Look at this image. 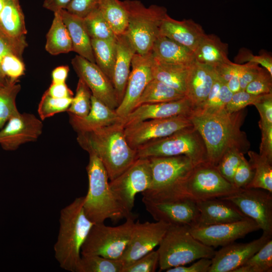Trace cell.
<instances>
[{
	"label": "cell",
	"mask_w": 272,
	"mask_h": 272,
	"mask_svg": "<svg viewBox=\"0 0 272 272\" xmlns=\"http://www.w3.org/2000/svg\"><path fill=\"white\" fill-rule=\"evenodd\" d=\"M69 115V121L77 132L88 131L121 121L122 119L115 111L92 95L89 112L80 117Z\"/></svg>",
	"instance_id": "484cf974"
},
{
	"label": "cell",
	"mask_w": 272,
	"mask_h": 272,
	"mask_svg": "<svg viewBox=\"0 0 272 272\" xmlns=\"http://www.w3.org/2000/svg\"><path fill=\"white\" fill-rule=\"evenodd\" d=\"M152 73L153 79L161 81L185 95L186 79L190 64L166 62L153 55Z\"/></svg>",
	"instance_id": "f1b7e54d"
},
{
	"label": "cell",
	"mask_w": 272,
	"mask_h": 272,
	"mask_svg": "<svg viewBox=\"0 0 272 272\" xmlns=\"http://www.w3.org/2000/svg\"><path fill=\"white\" fill-rule=\"evenodd\" d=\"M116 56L112 83L119 104L124 95L132 59L137 52L126 32L116 36Z\"/></svg>",
	"instance_id": "cb8c5ba5"
},
{
	"label": "cell",
	"mask_w": 272,
	"mask_h": 272,
	"mask_svg": "<svg viewBox=\"0 0 272 272\" xmlns=\"http://www.w3.org/2000/svg\"><path fill=\"white\" fill-rule=\"evenodd\" d=\"M195 60L214 67L230 61L228 45L214 34H205L194 51Z\"/></svg>",
	"instance_id": "f546056e"
},
{
	"label": "cell",
	"mask_w": 272,
	"mask_h": 272,
	"mask_svg": "<svg viewBox=\"0 0 272 272\" xmlns=\"http://www.w3.org/2000/svg\"><path fill=\"white\" fill-rule=\"evenodd\" d=\"M272 239L266 243L243 265L233 272H270L272 270Z\"/></svg>",
	"instance_id": "ab89813d"
},
{
	"label": "cell",
	"mask_w": 272,
	"mask_h": 272,
	"mask_svg": "<svg viewBox=\"0 0 272 272\" xmlns=\"http://www.w3.org/2000/svg\"><path fill=\"white\" fill-rule=\"evenodd\" d=\"M43 124L35 115L20 112L12 116L0 130V145L14 151L25 143L35 142L41 135Z\"/></svg>",
	"instance_id": "d6986e66"
},
{
	"label": "cell",
	"mask_w": 272,
	"mask_h": 272,
	"mask_svg": "<svg viewBox=\"0 0 272 272\" xmlns=\"http://www.w3.org/2000/svg\"><path fill=\"white\" fill-rule=\"evenodd\" d=\"M190 115L148 119L128 125L124 127L126 141L131 148L136 150L149 142L193 126Z\"/></svg>",
	"instance_id": "4fadbf2b"
},
{
	"label": "cell",
	"mask_w": 272,
	"mask_h": 272,
	"mask_svg": "<svg viewBox=\"0 0 272 272\" xmlns=\"http://www.w3.org/2000/svg\"><path fill=\"white\" fill-rule=\"evenodd\" d=\"M199 212L194 227L235 222L249 219L231 201L214 198L196 202Z\"/></svg>",
	"instance_id": "603a6c76"
},
{
	"label": "cell",
	"mask_w": 272,
	"mask_h": 272,
	"mask_svg": "<svg viewBox=\"0 0 272 272\" xmlns=\"http://www.w3.org/2000/svg\"><path fill=\"white\" fill-rule=\"evenodd\" d=\"M123 262L99 255H82L76 272H122Z\"/></svg>",
	"instance_id": "74e56055"
},
{
	"label": "cell",
	"mask_w": 272,
	"mask_h": 272,
	"mask_svg": "<svg viewBox=\"0 0 272 272\" xmlns=\"http://www.w3.org/2000/svg\"><path fill=\"white\" fill-rule=\"evenodd\" d=\"M237 189L221 175L216 166L207 161L196 165L172 194L164 200L189 199L197 202L226 196Z\"/></svg>",
	"instance_id": "8992f818"
},
{
	"label": "cell",
	"mask_w": 272,
	"mask_h": 272,
	"mask_svg": "<svg viewBox=\"0 0 272 272\" xmlns=\"http://www.w3.org/2000/svg\"><path fill=\"white\" fill-rule=\"evenodd\" d=\"M28 46L26 37L14 38L5 33L0 28V63L2 58L8 53H12L23 60V54ZM0 77L2 78L0 70Z\"/></svg>",
	"instance_id": "bcb514c9"
},
{
	"label": "cell",
	"mask_w": 272,
	"mask_h": 272,
	"mask_svg": "<svg viewBox=\"0 0 272 272\" xmlns=\"http://www.w3.org/2000/svg\"><path fill=\"white\" fill-rule=\"evenodd\" d=\"M148 158L152 181L150 188L142 194L154 200L168 198L197 165L185 155Z\"/></svg>",
	"instance_id": "ba28073f"
},
{
	"label": "cell",
	"mask_w": 272,
	"mask_h": 272,
	"mask_svg": "<svg viewBox=\"0 0 272 272\" xmlns=\"http://www.w3.org/2000/svg\"><path fill=\"white\" fill-rule=\"evenodd\" d=\"M146 211L156 221L169 225L194 227L199 212L196 202L189 199L153 200L142 198Z\"/></svg>",
	"instance_id": "5bb4252c"
},
{
	"label": "cell",
	"mask_w": 272,
	"mask_h": 272,
	"mask_svg": "<svg viewBox=\"0 0 272 272\" xmlns=\"http://www.w3.org/2000/svg\"><path fill=\"white\" fill-rule=\"evenodd\" d=\"M86 30L91 39L114 40L116 36L99 8L83 18Z\"/></svg>",
	"instance_id": "f35d334b"
},
{
	"label": "cell",
	"mask_w": 272,
	"mask_h": 272,
	"mask_svg": "<svg viewBox=\"0 0 272 272\" xmlns=\"http://www.w3.org/2000/svg\"><path fill=\"white\" fill-rule=\"evenodd\" d=\"M136 218L133 215L114 227L104 223L94 224L82 245L81 255L119 259L129 243Z\"/></svg>",
	"instance_id": "30bf717a"
},
{
	"label": "cell",
	"mask_w": 272,
	"mask_h": 272,
	"mask_svg": "<svg viewBox=\"0 0 272 272\" xmlns=\"http://www.w3.org/2000/svg\"><path fill=\"white\" fill-rule=\"evenodd\" d=\"M121 121L77 133L79 145L89 154L97 156L110 181L116 178L138 159L136 150L131 148L126 141Z\"/></svg>",
	"instance_id": "7a4b0ae2"
},
{
	"label": "cell",
	"mask_w": 272,
	"mask_h": 272,
	"mask_svg": "<svg viewBox=\"0 0 272 272\" xmlns=\"http://www.w3.org/2000/svg\"><path fill=\"white\" fill-rule=\"evenodd\" d=\"M260 68L259 64L254 62H248L244 64L236 63V74L241 90H245L247 85L256 77Z\"/></svg>",
	"instance_id": "db71d44e"
},
{
	"label": "cell",
	"mask_w": 272,
	"mask_h": 272,
	"mask_svg": "<svg viewBox=\"0 0 272 272\" xmlns=\"http://www.w3.org/2000/svg\"><path fill=\"white\" fill-rule=\"evenodd\" d=\"M258 95H252L245 90H240L233 95L225 106L228 113H233L244 109L247 106L253 105Z\"/></svg>",
	"instance_id": "f907efd6"
},
{
	"label": "cell",
	"mask_w": 272,
	"mask_h": 272,
	"mask_svg": "<svg viewBox=\"0 0 272 272\" xmlns=\"http://www.w3.org/2000/svg\"><path fill=\"white\" fill-rule=\"evenodd\" d=\"M2 78L11 81H18L24 74L25 65L22 59L12 53L5 55L0 63Z\"/></svg>",
	"instance_id": "ee69618b"
},
{
	"label": "cell",
	"mask_w": 272,
	"mask_h": 272,
	"mask_svg": "<svg viewBox=\"0 0 272 272\" xmlns=\"http://www.w3.org/2000/svg\"><path fill=\"white\" fill-rule=\"evenodd\" d=\"M152 181L149 158H138L125 170L109 181L110 186L124 208L130 213L135 195L148 189Z\"/></svg>",
	"instance_id": "7c38bea8"
},
{
	"label": "cell",
	"mask_w": 272,
	"mask_h": 272,
	"mask_svg": "<svg viewBox=\"0 0 272 272\" xmlns=\"http://www.w3.org/2000/svg\"><path fill=\"white\" fill-rule=\"evenodd\" d=\"M184 97L183 93L161 81L153 79L146 87L135 108L144 104L170 102L179 100Z\"/></svg>",
	"instance_id": "d6a6232c"
},
{
	"label": "cell",
	"mask_w": 272,
	"mask_h": 272,
	"mask_svg": "<svg viewBox=\"0 0 272 272\" xmlns=\"http://www.w3.org/2000/svg\"><path fill=\"white\" fill-rule=\"evenodd\" d=\"M253 175V169L243 155L235 172L233 184L237 189L247 188L251 182Z\"/></svg>",
	"instance_id": "681fc988"
},
{
	"label": "cell",
	"mask_w": 272,
	"mask_h": 272,
	"mask_svg": "<svg viewBox=\"0 0 272 272\" xmlns=\"http://www.w3.org/2000/svg\"><path fill=\"white\" fill-rule=\"evenodd\" d=\"M205 34L202 27L191 19L178 21L167 14L163 19L160 34L194 51Z\"/></svg>",
	"instance_id": "d4e9b609"
},
{
	"label": "cell",
	"mask_w": 272,
	"mask_h": 272,
	"mask_svg": "<svg viewBox=\"0 0 272 272\" xmlns=\"http://www.w3.org/2000/svg\"><path fill=\"white\" fill-rule=\"evenodd\" d=\"M151 52L156 58L168 63L190 64L195 60L190 49L161 35L155 40Z\"/></svg>",
	"instance_id": "83f0119b"
},
{
	"label": "cell",
	"mask_w": 272,
	"mask_h": 272,
	"mask_svg": "<svg viewBox=\"0 0 272 272\" xmlns=\"http://www.w3.org/2000/svg\"><path fill=\"white\" fill-rule=\"evenodd\" d=\"M122 3L128 16L125 32L137 53H149L160 34L162 21L167 14L166 9L154 5L147 7L138 0H125Z\"/></svg>",
	"instance_id": "52a82bcc"
},
{
	"label": "cell",
	"mask_w": 272,
	"mask_h": 272,
	"mask_svg": "<svg viewBox=\"0 0 272 272\" xmlns=\"http://www.w3.org/2000/svg\"><path fill=\"white\" fill-rule=\"evenodd\" d=\"M84 200V196L78 197L61 209L54 245L55 257L60 267L71 272L77 271L82 245L95 224L85 213Z\"/></svg>",
	"instance_id": "3957f363"
},
{
	"label": "cell",
	"mask_w": 272,
	"mask_h": 272,
	"mask_svg": "<svg viewBox=\"0 0 272 272\" xmlns=\"http://www.w3.org/2000/svg\"><path fill=\"white\" fill-rule=\"evenodd\" d=\"M244 154L235 149L228 151L222 157L216 167L221 175L233 184V177Z\"/></svg>",
	"instance_id": "f6af8a7d"
},
{
	"label": "cell",
	"mask_w": 272,
	"mask_h": 272,
	"mask_svg": "<svg viewBox=\"0 0 272 272\" xmlns=\"http://www.w3.org/2000/svg\"><path fill=\"white\" fill-rule=\"evenodd\" d=\"M91 44L95 63L112 82L116 56V39L114 40L92 39Z\"/></svg>",
	"instance_id": "e575fe53"
},
{
	"label": "cell",
	"mask_w": 272,
	"mask_h": 272,
	"mask_svg": "<svg viewBox=\"0 0 272 272\" xmlns=\"http://www.w3.org/2000/svg\"><path fill=\"white\" fill-rule=\"evenodd\" d=\"M62 21L71 37L73 51L91 62L95 63L91 39L85 28L83 19L64 9L59 11Z\"/></svg>",
	"instance_id": "4316f807"
},
{
	"label": "cell",
	"mask_w": 272,
	"mask_h": 272,
	"mask_svg": "<svg viewBox=\"0 0 272 272\" xmlns=\"http://www.w3.org/2000/svg\"><path fill=\"white\" fill-rule=\"evenodd\" d=\"M71 63L79 79L89 87L92 95L109 108L119 105L111 81L94 62L76 55Z\"/></svg>",
	"instance_id": "ac0fdd59"
},
{
	"label": "cell",
	"mask_w": 272,
	"mask_h": 272,
	"mask_svg": "<svg viewBox=\"0 0 272 272\" xmlns=\"http://www.w3.org/2000/svg\"><path fill=\"white\" fill-rule=\"evenodd\" d=\"M92 93L87 85L79 79L76 94L66 112L78 117H84L89 112L91 107Z\"/></svg>",
	"instance_id": "b9f144b4"
},
{
	"label": "cell",
	"mask_w": 272,
	"mask_h": 272,
	"mask_svg": "<svg viewBox=\"0 0 272 272\" xmlns=\"http://www.w3.org/2000/svg\"><path fill=\"white\" fill-rule=\"evenodd\" d=\"M98 8L116 36L126 32L128 16L122 1L100 0Z\"/></svg>",
	"instance_id": "836d02e7"
},
{
	"label": "cell",
	"mask_w": 272,
	"mask_h": 272,
	"mask_svg": "<svg viewBox=\"0 0 272 272\" xmlns=\"http://www.w3.org/2000/svg\"><path fill=\"white\" fill-rule=\"evenodd\" d=\"M193 111L191 103L185 96L175 101L141 105L132 110L121 122L125 127L148 119L166 118L181 115H190Z\"/></svg>",
	"instance_id": "44dd1931"
},
{
	"label": "cell",
	"mask_w": 272,
	"mask_h": 272,
	"mask_svg": "<svg viewBox=\"0 0 272 272\" xmlns=\"http://www.w3.org/2000/svg\"><path fill=\"white\" fill-rule=\"evenodd\" d=\"M89 154L86 167L89 186L83 203L88 218L94 223H102L107 219L116 223L133 216L111 189L107 172L100 159L93 153Z\"/></svg>",
	"instance_id": "277c9868"
},
{
	"label": "cell",
	"mask_w": 272,
	"mask_h": 272,
	"mask_svg": "<svg viewBox=\"0 0 272 272\" xmlns=\"http://www.w3.org/2000/svg\"><path fill=\"white\" fill-rule=\"evenodd\" d=\"M4 6V0H0V13L2 12Z\"/></svg>",
	"instance_id": "e7e4bbea"
},
{
	"label": "cell",
	"mask_w": 272,
	"mask_h": 272,
	"mask_svg": "<svg viewBox=\"0 0 272 272\" xmlns=\"http://www.w3.org/2000/svg\"><path fill=\"white\" fill-rule=\"evenodd\" d=\"M221 198L236 206L258 225L263 234L272 235V193L260 188H245Z\"/></svg>",
	"instance_id": "8fae6325"
},
{
	"label": "cell",
	"mask_w": 272,
	"mask_h": 272,
	"mask_svg": "<svg viewBox=\"0 0 272 272\" xmlns=\"http://www.w3.org/2000/svg\"><path fill=\"white\" fill-rule=\"evenodd\" d=\"M239 62H251L261 65L272 76V58L270 55L264 53L260 55H253L249 50H241L237 55Z\"/></svg>",
	"instance_id": "9f6ffc18"
},
{
	"label": "cell",
	"mask_w": 272,
	"mask_h": 272,
	"mask_svg": "<svg viewBox=\"0 0 272 272\" xmlns=\"http://www.w3.org/2000/svg\"><path fill=\"white\" fill-rule=\"evenodd\" d=\"M73 98H55L45 92L38 107L37 111L40 119L43 120L57 113L66 111Z\"/></svg>",
	"instance_id": "7bdbcfd3"
},
{
	"label": "cell",
	"mask_w": 272,
	"mask_h": 272,
	"mask_svg": "<svg viewBox=\"0 0 272 272\" xmlns=\"http://www.w3.org/2000/svg\"><path fill=\"white\" fill-rule=\"evenodd\" d=\"M152 52L145 54L135 53L132 59V67L123 98L115 109L122 120L134 109L148 84L153 79L152 73Z\"/></svg>",
	"instance_id": "9a60e30c"
},
{
	"label": "cell",
	"mask_w": 272,
	"mask_h": 272,
	"mask_svg": "<svg viewBox=\"0 0 272 272\" xmlns=\"http://www.w3.org/2000/svg\"><path fill=\"white\" fill-rule=\"evenodd\" d=\"M233 93L226 84L217 75L205 103L201 109L196 111H216L225 109Z\"/></svg>",
	"instance_id": "60d3db41"
},
{
	"label": "cell",
	"mask_w": 272,
	"mask_h": 272,
	"mask_svg": "<svg viewBox=\"0 0 272 272\" xmlns=\"http://www.w3.org/2000/svg\"><path fill=\"white\" fill-rule=\"evenodd\" d=\"M136 151L138 158L185 155L196 164L208 161L204 142L193 126L149 142Z\"/></svg>",
	"instance_id": "9c48e42d"
},
{
	"label": "cell",
	"mask_w": 272,
	"mask_h": 272,
	"mask_svg": "<svg viewBox=\"0 0 272 272\" xmlns=\"http://www.w3.org/2000/svg\"><path fill=\"white\" fill-rule=\"evenodd\" d=\"M187 225H169L157 250L159 271L185 265L202 258L211 259L216 251L195 239Z\"/></svg>",
	"instance_id": "5b68a950"
},
{
	"label": "cell",
	"mask_w": 272,
	"mask_h": 272,
	"mask_svg": "<svg viewBox=\"0 0 272 272\" xmlns=\"http://www.w3.org/2000/svg\"><path fill=\"white\" fill-rule=\"evenodd\" d=\"M265 234L248 243H234L222 246L211 258L208 272H233L243 265L253 255L271 239Z\"/></svg>",
	"instance_id": "ffe728a7"
},
{
	"label": "cell",
	"mask_w": 272,
	"mask_h": 272,
	"mask_svg": "<svg viewBox=\"0 0 272 272\" xmlns=\"http://www.w3.org/2000/svg\"><path fill=\"white\" fill-rule=\"evenodd\" d=\"M45 47L53 55L73 51L72 40L59 11L54 12L52 24L46 35Z\"/></svg>",
	"instance_id": "1f68e13d"
},
{
	"label": "cell",
	"mask_w": 272,
	"mask_h": 272,
	"mask_svg": "<svg viewBox=\"0 0 272 272\" xmlns=\"http://www.w3.org/2000/svg\"><path fill=\"white\" fill-rule=\"evenodd\" d=\"M244 109L228 113L225 109L194 111L190 115L193 126L201 136L208 161L216 166L228 151L235 149L247 153L250 144L241 127L246 116Z\"/></svg>",
	"instance_id": "6da1fadb"
},
{
	"label": "cell",
	"mask_w": 272,
	"mask_h": 272,
	"mask_svg": "<svg viewBox=\"0 0 272 272\" xmlns=\"http://www.w3.org/2000/svg\"><path fill=\"white\" fill-rule=\"evenodd\" d=\"M247 154L254 175L247 188H260L272 193V163L255 152L248 151Z\"/></svg>",
	"instance_id": "d590c367"
},
{
	"label": "cell",
	"mask_w": 272,
	"mask_h": 272,
	"mask_svg": "<svg viewBox=\"0 0 272 272\" xmlns=\"http://www.w3.org/2000/svg\"><path fill=\"white\" fill-rule=\"evenodd\" d=\"M71 0H44L43 7L49 11L55 12L65 9Z\"/></svg>",
	"instance_id": "6125c7cd"
},
{
	"label": "cell",
	"mask_w": 272,
	"mask_h": 272,
	"mask_svg": "<svg viewBox=\"0 0 272 272\" xmlns=\"http://www.w3.org/2000/svg\"><path fill=\"white\" fill-rule=\"evenodd\" d=\"M214 68L218 76L226 84L236 73V63L229 61Z\"/></svg>",
	"instance_id": "91938a15"
},
{
	"label": "cell",
	"mask_w": 272,
	"mask_h": 272,
	"mask_svg": "<svg viewBox=\"0 0 272 272\" xmlns=\"http://www.w3.org/2000/svg\"><path fill=\"white\" fill-rule=\"evenodd\" d=\"M212 263L210 258H202L189 266L181 265L170 268L166 272H208Z\"/></svg>",
	"instance_id": "6f0895ef"
},
{
	"label": "cell",
	"mask_w": 272,
	"mask_h": 272,
	"mask_svg": "<svg viewBox=\"0 0 272 272\" xmlns=\"http://www.w3.org/2000/svg\"><path fill=\"white\" fill-rule=\"evenodd\" d=\"M245 91L255 95L272 93V76L266 69L260 67L256 77L247 85Z\"/></svg>",
	"instance_id": "c3c4849f"
},
{
	"label": "cell",
	"mask_w": 272,
	"mask_h": 272,
	"mask_svg": "<svg viewBox=\"0 0 272 272\" xmlns=\"http://www.w3.org/2000/svg\"><path fill=\"white\" fill-rule=\"evenodd\" d=\"M69 70L67 65H61L55 68L51 73L52 83L55 84L65 83Z\"/></svg>",
	"instance_id": "94428289"
},
{
	"label": "cell",
	"mask_w": 272,
	"mask_h": 272,
	"mask_svg": "<svg viewBox=\"0 0 272 272\" xmlns=\"http://www.w3.org/2000/svg\"><path fill=\"white\" fill-rule=\"evenodd\" d=\"M226 85L233 94L241 90L236 71V73L226 83Z\"/></svg>",
	"instance_id": "be15d7a7"
},
{
	"label": "cell",
	"mask_w": 272,
	"mask_h": 272,
	"mask_svg": "<svg viewBox=\"0 0 272 272\" xmlns=\"http://www.w3.org/2000/svg\"><path fill=\"white\" fill-rule=\"evenodd\" d=\"M49 96L55 98L73 97L72 91L67 87L65 83H52L45 91Z\"/></svg>",
	"instance_id": "680465c9"
},
{
	"label": "cell",
	"mask_w": 272,
	"mask_h": 272,
	"mask_svg": "<svg viewBox=\"0 0 272 272\" xmlns=\"http://www.w3.org/2000/svg\"><path fill=\"white\" fill-rule=\"evenodd\" d=\"M259 230L260 228L258 225L250 219L189 228L190 233L195 239L203 244L212 247L225 246Z\"/></svg>",
	"instance_id": "2e32d148"
},
{
	"label": "cell",
	"mask_w": 272,
	"mask_h": 272,
	"mask_svg": "<svg viewBox=\"0 0 272 272\" xmlns=\"http://www.w3.org/2000/svg\"><path fill=\"white\" fill-rule=\"evenodd\" d=\"M261 140L259 155L272 163V124L258 123Z\"/></svg>",
	"instance_id": "11a10c76"
},
{
	"label": "cell",
	"mask_w": 272,
	"mask_h": 272,
	"mask_svg": "<svg viewBox=\"0 0 272 272\" xmlns=\"http://www.w3.org/2000/svg\"><path fill=\"white\" fill-rule=\"evenodd\" d=\"M159 260L157 250H153L125 265L122 272H154L159 266Z\"/></svg>",
	"instance_id": "7dc6e473"
},
{
	"label": "cell",
	"mask_w": 272,
	"mask_h": 272,
	"mask_svg": "<svg viewBox=\"0 0 272 272\" xmlns=\"http://www.w3.org/2000/svg\"><path fill=\"white\" fill-rule=\"evenodd\" d=\"M253 105L260 115L258 123L272 124V93L259 95Z\"/></svg>",
	"instance_id": "f5cc1de1"
},
{
	"label": "cell",
	"mask_w": 272,
	"mask_h": 272,
	"mask_svg": "<svg viewBox=\"0 0 272 272\" xmlns=\"http://www.w3.org/2000/svg\"><path fill=\"white\" fill-rule=\"evenodd\" d=\"M0 28L11 37H26L27 30L25 17L19 0H4L0 13Z\"/></svg>",
	"instance_id": "4dcf8cb0"
},
{
	"label": "cell",
	"mask_w": 272,
	"mask_h": 272,
	"mask_svg": "<svg viewBox=\"0 0 272 272\" xmlns=\"http://www.w3.org/2000/svg\"><path fill=\"white\" fill-rule=\"evenodd\" d=\"M169 225L162 221L135 222L129 243L119 259L124 266L154 250Z\"/></svg>",
	"instance_id": "e0dca14e"
},
{
	"label": "cell",
	"mask_w": 272,
	"mask_h": 272,
	"mask_svg": "<svg viewBox=\"0 0 272 272\" xmlns=\"http://www.w3.org/2000/svg\"><path fill=\"white\" fill-rule=\"evenodd\" d=\"M21 88L18 81L8 79L0 87V130L12 116L19 113L16 99Z\"/></svg>",
	"instance_id": "8d00e7d4"
},
{
	"label": "cell",
	"mask_w": 272,
	"mask_h": 272,
	"mask_svg": "<svg viewBox=\"0 0 272 272\" xmlns=\"http://www.w3.org/2000/svg\"><path fill=\"white\" fill-rule=\"evenodd\" d=\"M217 76V73L213 66L196 60L190 64L185 96L191 103L194 111L202 107Z\"/></svg>",
	"instance_id": "7402d4cb"
},
{
	"label": "cell",
	"mask_w": 272,
	"mask_h": 272,
	"mask_svg": "<svg viewBox=\"0 0 272 272\" xmlns=\"http://www.w3.org/2000/svg\"><path fill=\"white\" fill-rule=\"evenodd\" d=\"M6 82V80L3 79L0 77V87L4 85Z\"/></svg>",
	"instance_id": "03108f58"
},
{
	"label": "cell",
	"mask_w": 272,
	"mask_h": 272,
	"mask_svg": "<svg viewBox=\"0 0 272 272\" xmlns=\"http://www.w3.org/2000/svg\"><path fill=\"white\" fill-rule=\"evenodd\" d=\"M100 0H71L64 10L70 13L84 18L98 8Z\"/></svg>",
	"instance_id": "816d5d0a"
}]
</instances>
